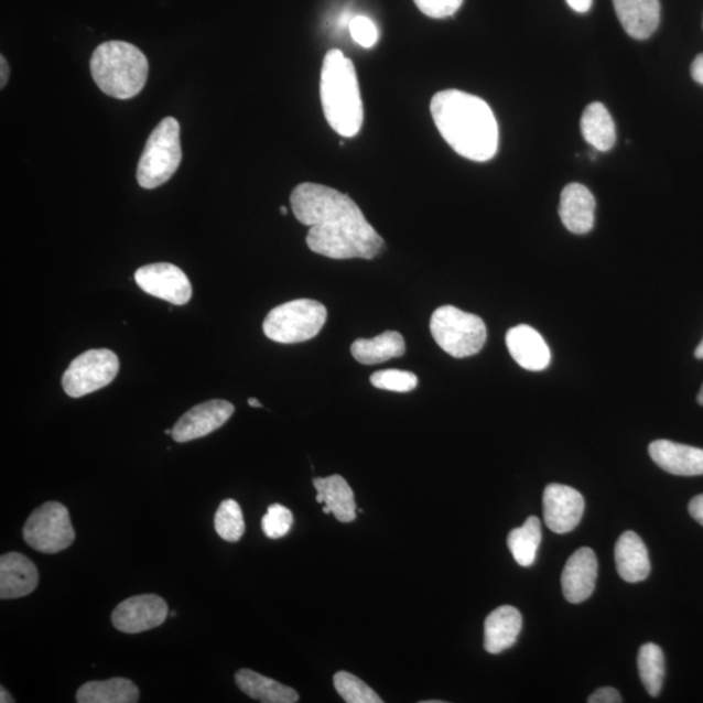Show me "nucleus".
<instances>
[{
  "label": "nucleus",
  "instance_id": "1",
  "mask_svg": "<svg viewBox=\"0 0 703 703\" xmlns=\"http://www.w3.org/2000/svg\"><path fill=\"white\" fill-rule=\"evenodd\" d=\"M292 212L300 224L310 227L306 236L312 252L333 260H372L385 240L354 199L329 186L303 183L291 195Z\"/></svg>",
  "mask_w": 703,
  "mask_h": 703
},
{
  "label": "nucleus",
  "instance_id": "2",
  "mask_svg": "<svg viewBox=\"0 0 703 703\" xmlns=\"http://www.w3.org/2000/svg\"><path fill=\"white\" fill-rule=\"evenodd\" d=\"M430 111L437 131L458 155L475 162L497 155L498 121L484 99L461 90H443L433 97Z\"/></svg>",
  "mask_w": 703,
  "mask_h": 703
},
{
  "label": "nucleus",
  "instance_id": "3",
  "mask_svg": "<svg viewBox=\"0 0 703 703\" xmlns=\"http://www.w3.org/2000/svg\"><path fill=\"white\" fill-rule=\"evenodd\" d=\"M321 104L336 133L349 139L361 131L364 105L355 64L338 48L329 50L322 64Z\"/></svg>",
  "mask_w": 703,
  "mask_h": 703
},
{
  "label": "nucleus",
  "instance_id": "4",
  "mask_svg": "<svg viewBox=\"0 0 703 703\" xmlns=\"http://www.w3.org/2000/svg\"><path fill=\"white\" fill-rule=\"evenodd\" d=\"M91 76L105 95L131 99L145 86L149 62L139 47L123 41L99 45L91 55Z\"/></svg>",
  "mask_w": 703,
  "mask_h": 703
},
{
  "label": "nucleus",
  "instance_id": "5",
  "mask_svg": "<svg viewBox=\"0 0 703 703\" xmlns=\"http://www.w3.org/2000/svg\"><path fill=\"white\" fill-rule=\"evenodd\" d=\"M183 160L181 125L175 118H164L149 136L140 158L138 182L154 190L175 175Z\"/></svg>",
  "mask_w": 703,
  "mask_h": 703
},
{
  "label": "nucleus",
  "instance_id": "6",
  "mask_svg": "<svg viewBox=\"0 0 703 703\" xmlns=\"http://www.w3.org/2000/svg\"><path fill=\"white\" fill-rule=\"evenodd\" d=\"M430 332L437 346L455 358L477 355L487 339L485 322L478 315L451 305L437 307L433 313Z\"/></svg>",
  "mask_w": 703,
  "mask_h": 703
},
{
  "label": "nucleus",
  "instance_id": "7",
  "mask_svg": "<svg viewBox=\"0 0 703 703\" xmlns=\"http://www.w3.org/2000/svg\"><path fill=\"white\" fill-rule=\"evenodd\" d=\"M327 311L324 304L311 299L290 301L274 307L263 321V333L272 342L303 343L315 338L325 326Z\"/></svg>",
  "mask_w": 703,
  "mask_h": 703
},
{
  "label": "nucleus",
  "instance_id": "8",
  "mask_svg": "<svg viewBox=\"0 0 703 703\" xmlns=\"http://www.w3.org/2000/svg\"><path fill=\"white\" fill-rule=\"evenodd\" d=\"M23 536L29 547L42 554L67 550L76 538L67 507L57 501H47L34 509L25 522Z\"/></svg>",
  "mask_w": 703,
  "mask_h": 703
},
{
  "label": "nucleus",
  "instance_id": "9",
  "mask_svg": "<svg viewBox=\"0 0 703 703\" xmlns=\"http://www.w3.org/2000/svg\"><path fill=\"white\" fill-rule=\"evenodd\" d=\"M119 368V358L112 350H86L64 372L63 390L71 398H83L109 386L118 376Z\"/></svg>",
  "mask_w": 703,
  "mask_h": 703
},
{
  "label": "nucleus",
  "instance_id": "10",
  "mask_svg": "<svg viewBox=\"0 0 703 703\" xmlns=\"http://www.w3.org/2000/svg\"><path fill=\"white\" fill-rule=\"evenodd\" d=\"M169 616L166 601L155 594L134 595L113 609L111 620L120 632L138 635L162 626Z\"/></svg>",
  "mask_w": 703,
  "mask_h": 703
},
{
  "label": "nucleus",
  "instance_id": "11",
  "mask_svg": "<svg viewBox=\"0 0 703 703\" xmlns=\"http://www.w3.org/2000/svg\"><path fill=\"white\" fill-rule=\"evenodd\" d=\"M134 281L143 292L174 305H185L192 298L190 279L175 264H147L136 271Z\"/></svg>",
  "mask_w": 703,
  "mask_h": 703
},
{
  "label": "nucleus",
  "instance_id": "12",
  "mask_svg": "<svg viewBox=\"0 0 703 703\" xmlns=\"http://www.w3.org/2000/svg\"><path fill=\"white\" fill-rule=\"evenodd\" d=\"M584 509V497L573 487L551 484L544 489L543 518L551 532H572L583 519Z\"/></svg>",
  "mask_w": 703,
  "mask_h": 703
},
{
  "label": "nucleus",
  "instance_id": "13",
  "mask_svg": "<svg viewBox=\"0 0 703 703\" xmlns=\"http://www.w3.org/2000/svg\"><path fill=\"white\" fill-rule=\"evenodd\" d=\"M234 412L235 407L229 401H205L182 415L172 429V437L177 443L199 440L224 426Z\"/></svg>",
  "mask_w": 703,
  "mask_h": 703
},
{
  "label": "nucleus",
  "instance_id": "14",
  "mask_svg": "<svg viewBox=\"0 0 703 703\" xmlns=\"http://www.w3.org/2000/svg\"><path fill=\"white\" fill-rule=\"evenodd\" d=\"M598 575V561L590 548L578 549L566 561L562 573V590L570 604H581L591 597Z\"/></svg>",
  "mask_w": 703,
  "mask_h": 703
},
{
  "label": "nucleus",
  "instance_id": "15",
  "mask_svg": "<svg viewBox=\"0 0 703 703\" xmlns=\"http://www.w3.org/2000/svg\"><path fill=\"white\" fill-rule=\"evenodd\" d=\"M37 566L20 552L0 558V598L18 599L32 594L39 586Z\"/></svg>",
  "mask_w": 703,
  "mask_h": 703
},
{
  "label": "nucleus",
  "instance_id": "16",
  "mask_svg": "<svg viewBox=\"0 0 703 703\" xmlns=\"http://www.w3.org/2000/svg\"><path fill=\"white\" fill-rule=\"evenodd\" d=\"M506 343L509 354L521 368L530 371L549 368L551 350L542 335L533 327L519 325L508 329Z\"/></svg>",
  "mask_w": 703,
  "mask_h": 703
},
{
  "label": "nucleus",
  "instance_id": "17",
  "mask_svg": "<svg viewBox=\"0 0 703 703\" xmlns=\"http://www.w3.org/2000/svg\"><path fill=\"white\" fill-rule=\"evenodd\" d=\"M649 454L659 468L675 476H703V450L659 440L649 446Z\"/></svg>",
  "mask_w": 703,
  "mask_h": 703
},
{
  "label": "nucleus",
  "instance_id": "18",
  "mask_svg": "<svg viewBox=\"0 0 703 703\" xmlns=\"http://www.w3.org/2000/svg\"><path fill=\"white\" fill-rule=\"evenodd\" d=\"M620 24L630 37L643 41L656 33L661 21L659 0H613Z\"/></svg>",
  "mask_w": 703,
  "mask_h": 703
},
{
  "label": "nucleus",
  "instance_id": "19",
  "mask_svg": "<svg viewBox=\"0 0 703 703\" xmlns=\"http://www.w3.org/2000/svg\"><path fill=\"white\" fill-rule=\"evenodd\" d=\"M595 198L585 185L572 183L561 195L559 215L570 232L585 235L594 227Z\"/></svg>",
  "mask_w": 703,
  "mask_h": 703
},
{
  "label": "nucleus",
  "instance_id": "20",
  "mask_svg": "<svg viewBox=\"0 0 703 703\" xmlns=\"http://www.w3.org/2000/svg\"><path fill=\"white\" fill-rule=\"evenodd\" d=\"M615 563L619 576L629 584L647 580L651 570L648 549L640 536L624 532L615 544Z\"/></svg>",
  "mask_w": 703,
  "mask_h": 703
},
{
  "label": "nucleus",
  "instance_id": "21",
  "mask_svg": "<svg viewBox=\"0 0 703 703\" xmlns=\"http://www.w3.org/2000/svg\"><path fill=\"white\" fill-rule=\"evenodd\" d=\"M522 628V616L518 608L501 606L485 620V650L490 655H500L512 648Z\"/></svg>",
  "mask_w": 703,
  "mask_h": 703
},
{
  "label": "nucleus",
  "instance_id": "22",
  "mask_svg": "<svg viewBox=\"0 0 703 703\" xmlns=\"http://www.w3.org/2000/svg\"><path fill=\"white\" fill-rule=\"evenodd\" d=\"M317 501L329 508L336 520L352 522L356 520V501L354 490L347 480L339 475L326 478H314Z\"/></svg>",
  "mask_w": 703,
  "mask_h": 703
},
{
  "label": "nucleus",
  "instance_id": "23",
  "mask_svg": "<svg viewBox=\"0 0 703 703\" xmlns=\"http://www.w3.org/2000/svg\"><path fill=\"white\" fill-rule=\"evenodd\" d=\"M236 684L250 699L263 703H296L299 693L291 686L278 683L277 680L261 675L252 670L242 669L236 672Z\"/></svg>",
  "mask_w": 703,
  "mask_h": 703
},
{
  "label": "nucleus",
  "instance_id": "24",
  "mask_svg": "<svg viewBox=\"0 0 703 703\" xmlns=\"http://www.w3.org/2000/svg\"><path fill=\"white\" fill-rule=\"evenodd\" d=\"M140 700V691L133 681L113 678L105 681H89L78 688V703H136Z\"/></svg>",
  "mask_w": 703,
  "mask_h": 703
},
{
  "label": "nucleus",
  "instance_id": "25",
  "mask_svg": "<svg viewBox=\"0 0 703 703\" xmlns=\"http://www.w3.org/2000/svg\"><path fill=\"white\" fill-rule=\"evenodd\" d=\"M352 356L363 365H377L405 354L403 335L386 332L371 339H357L350 347Z\"/></svg>",
  "mask_w": 703,
  "mask_h": 703
},
{
  "label": "nucleus",
  "instance_id": "26",
  "mask_svg": "<svg viewBox=\"0 0 703 703\" xmlns=\"http://www.w3.org/2000/svg\"><path fill=\"white\" fill-rule=\"evenodd\" d=\"M581 132L597 152H608L615 147L616 128L605 105L595 102L586 107L581 118Z\"/></svg>",
  "mask_w": 703,
  "mask_h": 703
},
{
  "label": "nucleus",
  "instance_id": "27",
  "mask_svg": "<svg viewBox=\"0 0 703 703\" xmlns=\"http://www.w3.org/2000/svg\"><path fill=\"white\" fill-rule=\"evenodd\" d=\"M542 540L540 519L532 516L521 528H516L508 534V549L516 563L521 566L533 565Z\"/></svg>",
  "mask_w": 703,
  "mask_h": 703
},
{
  "label": "nucleus",
  "instance_id": "28",
  "mask_svg": "<svg viewBox=\"0 0 703 703\" xmlns=\"http://www.w3.org/2000/svg\"><path fill=\"white\" fill-rule=\"evenodd\" d=\"M637 664L645 690L648 691L651 697H657L662 691L666 675L662 649L656 643L642 645L640 651H638Z\"/></svg>",
  "mask_w": 703,
  "mask_h": 703
},
{
  "label": "nucleus",
  "instance_id": "29",
  "mask_svg": "<svg viewBox=\"0 0 703 703\" xmlns=\"http://www.w3.org/2000/svg\"><path fill=\"white\" fill-rule=\"evenodd\" d=\"M214 527L221 540L227 542H238L246 533V521L241 507L234 499L221 501L214 518Z\"/></svg>",
  "mask_w": 703,
  "mask_h": 703
},
{
  "label": "nucleus",
  "instance_id": "30",
  "mask_svg": "<svg viewBox=\"0 0 703 703\" xmlns=\"http://www.w3.org/2000/svg\"><path fill=\"white\" fill-rule=\"evenodd\" d=\"M334 685L340 697L348 703H382L383 700L352 673L340 671L334 677Z\"/></svg>",
  "mask_w": 703,
  "mask_h": 703
},
{
  "label": "nucleus",
  "instance_id": "31",
  "mask_svg": "<svg viewBox=\"0 0 703 703\" xmlns=\"http://www.w3.org/2000/svg\"><path fill=\"white\" fill-rule=\"evenodd\" d=\"M370 382L379 390L405 393L418 387L419 378L411 371L390 369L375 372Z\"/></svg>",
  "mask_w": 703,
  "mask_h": 703
},
{
  "label": "nucleus",
  "instance_id": "32",
  "mask_svg": "<svg viewBox=\"0 0 703 703\" xmlns=\"http://www.w3.org/2000/svg\"><path fill=\"white\" fill-rule=\"evenodd\" d=\"M293 523V516L289 508L282 505H271L262 519V530L270 540H279L289 534Z\"/></svg>",
  "mask_w": 703,
  "mask_h": 703
},
{
  "label": "nucleus",
  "instance_id": "33",
  "mask_svg": "<svg viewBox=\"0 0 703 703\" xmlns=\"http://www.w3.org/2000/svg\"><path fill=\"white\" fill-rule=\"evenodd\" d=\"M349 32L352 39L358 45L370 48L376 45L378 41V29L369 18L355 17L349 21Z\"/></svg>",
  "mask_w": 703,
  "mask_h": 703
},
{
  "label": "nucleus",
  "instance_id": "34",
  "mask_svg": "<svg viewBox=\"0 0 703 703\" xmlns=\"http://www.w3.org/2000/svg\"><path fill=\"white\" fill-rule=\"evenodd\" d=\"M464 0H414L419 10L432 19H446L455 14Z\"/></svg>",
  "mask_w": 703,
  "mask_h": 703
},
{
  "label": "nucleus",
  "instance_id": "35",
  "mask_svg": "<svg viewBox=\"0 0 703 703\" xmlns=\"http://www.w3.org/2000/svg\"><path fill=\"white\" fill-rule=\"evenodd\" d=\"M590 703H620L623 702L621 695L615 688H601L597 692H594L590 699Z\"/></svg>",
  "mask_w": 703,
  "mask_h": 703
},
{
  "label": "nucleus",
  "instance_id": "36",
  "mask_svg": "<svg viewBox=\"0 0 703 703\" xmlns=\"http://www.w3.org/2000/svg\"><path fill=\"white\" fill-rule=\"evenodd\" d=\"M690 513L692 518L703 527V494L691 500Z\"/></svg>",
  "mask_w": 703,
  "mask_h": 703
},
{
  "label": "nucleus",
  "instance_id": "37",
  "mask_svg": "<svg viewBox=\"0 0 703 703\" xmlns=\"http://www.w3.org/2000/svg\"><path fill=\"white\" fill-rule=\"evenodd\" d=\"M691 74L695 83L703 85V54L695 57L692 63Z\"/></svg>",
  "mask_w": 703,
  "mask_h": 703
},
{
  "label": "nucleus",
  "instance_id": "38",
  "mask_svg": "<svg viewBox=\"0 0 703 703\" xmlns=\"http://www.w3.org/2000/svg\"><path fill=\"white\" fill-rule=\"evenodd\" d=\"M566 4L577 13H586L592 9L593 0H566Z\"/></svg>",
  "mask_w": 703,
  "mask_h": 703
},
{
  "label": "nucleus",
  "instance_id": "39",
  "mask_svg": "<svg viewBox=\"0 0 703 703\" xmlns=\"http://www.w3.org/2000/svg\"><path fill=\"white\" fill-rule=\"evenodd\" d=\"M0 72H2V75H0V88H4L7 83H9L10 66L9 62L6 61V57L3 55L0 56Z\"/></svg>",
  "mask_w": 703,
  "mask_h": 703
},
{
  "label": "nucleus",
  "instance_id": "40",
  "mask_svg": "<svg viewBox=\"0 0 703 703\" xmlns=\"http://www.w3.org/2000/svg\"><path fill=\"white\" fill-rule=\"evenodd\" d=\"M0 702L2 703L14 702V700L11 697V694L6 691L4 686L0 688Z\"/></svg>",
  "mask_w": 703,
  "mask_h": 703
},
{
  "label": "nucleus",
  "instance_id": "41",
  "mask_svg": "<svg viewBox=\"0 0 703 703\" xmlns=\"http://www.w3.org/2000/svg\"><path fill=\"white\" fill-rule=\"evenodd\" d=\"M248 404H249V407H252V408H262L263 407L261 404V401L256 399V398L248 399Z\"/></svg>",
  "mask_w": 703,
  "mask_h": 703
},
{
  "label": "nucleus",
  "instance_id": "42",
  "mask_svg": "<svg viewBox=\"0 0 703 703\" xmlns=\"http://www.w3.org/2000/svg\"><path fill=\"white\" fill-rule=\"evenodd\" d=\"M694 355L695 357L700 358V360H703V340L701 342L697 349H695Z\"/></svg>",
  "mask_w": 703,
  "mask_h": 703
},
{
  "label": "nucleus",
  "instance_id": "43",
  "mask_svg": "<svg viewBox=\"0 0 703 703\" xmlns=\"http://www.w3.org/2000/svg\"><path fill=\"white\" fill-rule=\"evenodd\" d=\"M697 400H699V403L703 405V385L701 387Z\"/></svg>",
  "mask_w": 703,
  "mask_h": 703
},
{
  "label": "nucleus",
  "instance_id": "44",
  "mask_svg": "<svg viewBox=\"0 0 703 703\" xmlns=\"http://www.w3.org/2000/svg\"><path fill=\"white\" fill-rule=\"evenodd\" d=\"M281 213H282L283 215H285L286 213H289V210H286V207H285V206H282V207H281Z\"/></svg>",
  "mask_w": 703,
  "mask_h": 703
},
{
  "label": "nucleus",
  "instance_id": "45",
  "mask_svg": "<svg viewBox=\"0 0 703 703\" xmlns=\"http://www.w3.org/2000/svg\"><path fill=\"white\" fill-rule=\"evenodd\" d=\"M164 434L172 435V429L164 430Z\"/></svg>",
  "mask_w": 703,
  "mask_h": 703
},
{
  "label": "nucleus",
  "instance_id": "46",
  "mask_svg": "<svg viewBox=\"0 0 703 703\" xmlns=\"http://www.w3.org/2000/svg\"><path fill=\"white\" fill-rule=\"evenodd\" d=\"M422 703H443V701H423Z\"/></svg>",
  "mask_w": 703,
  "mask_h": 703
},
{
  "label": "nucleus",
  "instance_id": "47",
  "mask_svg": "<svg viewBox=\"0 0 703 703\" xmlns=\"http://www.w3.org/2000/svg\"><path fill=\"white\" fill-rule=\"evenodd\" d=\"M170 616H171V618H176L177 613L176 612H172V613H170Z\"/></svg>",
  "mask_w": 703,
  "mask_h": 703
}]
</instances>
